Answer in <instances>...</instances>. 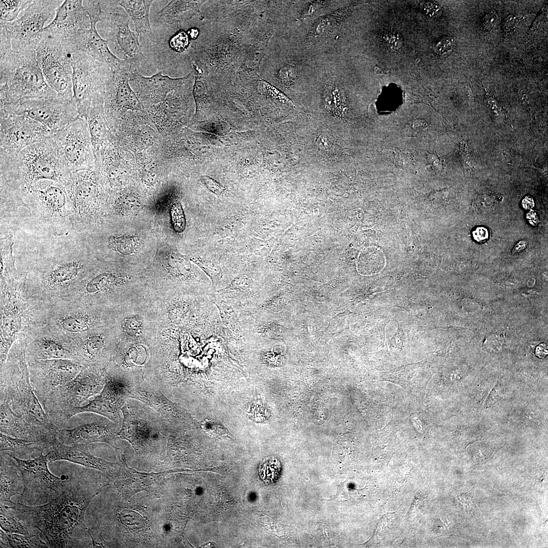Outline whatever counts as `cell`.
Masks as SVG:
<instances>
[{"mask_svg":"<svg viewBox=\"0 0 548 548\" xmlns=\"http://www.w3.org/2000/svg\"><path fill=\"white\" fill-rule=\"evenodd\" d=\"M49 448L47 444L42 442L18 438L2 432L0 433V451H10L16 457L21 459L34 452L42 453Z\"/></svg>","mask_w":548,"mask_h":548,"instance_id":"8d00e7d4","label":"cell"},{"mask_svg":"<svg viewBox=\"0 0 548 548\" xmlns=\"http://www.w3.org/2000/svg\"><path fill=\"white\" fill-rule=\"evenodd\" d=\"M136 67L134 64L131 65L128 75L129 84L136 90L134 92L141 99L149 104L163 99L168 92L183 83L186 77L173 78L163 75L161 72L151 77H144L139 72Z\"/></svg>","mask_w":548,"mask_h":548,"instance_id":"f546056e","label":"cell"},{"mask_svg":"<svg viewBox=\"0 0 548 548\" xmlns=\"http://www.w3.org/2000/svg\"><path fill=\"white\" fill-rule=\"evenodd\" d=\"M191 260L206 273L211 280L213 286L216 287L217 286V283L222 272L220 266L216 263L204 260L199 257H192Z\"/></svg>","mask_w":548,"mask_h":548,"instance_id":"f6af8a7d","label":"cell"},{"mask_svg":"<svg viewBox=\"0 0 548 548\" xmlns=\"http://www.w3.org/2000/svg\"><path fill=\"white\" fill-rule=\"evenodd\" d=\"M535 353L539 358H544L547 354V346L545 344H540L536 347Z\"/></svg>","mask_w":548,"mask_h":548,"instance_id":"9f6ffc18","label":"cell"},{"mask_svg":"<svg viewBox=\"0 0 548 548\" xmlns=\"http://www.w3.org/2000/svg\"><path fill=\"white\" fill-rule=\"evenodd\" d=\"M106 378L101 392L84 406L75 407L56 417L53 423L58 424L68 421L73 416L82 413L90 412L105 417L120 425L123 417L121 408L128 399L127 388L114 381Z\"/></svg>","mask_w":548,"mask_h":548,"instance_id":"d4e9b609","label":"cell"},{"mask_svg":"<svg viewBox=\"0 0 548 548\" xmlns=\"http://www.w3.org/2000/svg\"><path fill=\"white\" fill-rule=\"evenodd\" d=\"M1 503H15L11 500L14 495L21 494L23 490V481L16 461L7 452L0 455Z\"/></svg>","mask_w":548,"mask_h":548,"instance_id":"d6a6232c","label":"cell"},{"mask_svg":"<svg viewBox=\"0 0 548 548\" xmlns=\"http://www.w3.org/2000/svg\"><path fill=\"white\" fill-rule=\"evenodd\" d=\"M522 204L525 209L530 210L534 206V202L531 197L527 196L523 199Z\"/></svg>","mask_w":548,"mask_h":548,"instance_id":"6f0895ef","label":"cell"},{"mask_svg":"<svg viewBox=\"0 0 548 548\" xmlns=\"http://www.w3.org/2000/svg\"><path fill=\"white\" fill-rule=\"evenodd\" d=\"M215 303L219 310L223 322L228 326L233 328L236 318L233 310L224 301H218Z\"/></svg>","mask_w":548,"mask_h":548,"instance_id":"681fc988","label":"cell"},{"mask_svg":"<svg viewBox=\"0 0 548 548\" xmlns=\"http://www.w3.org/2000/svg\"><path fill=\"white\" fill-rule=\"evenodd\" d=\"M6 533L10 547H49L43 535Z\"/></svg>","mask_w":548,"mask_h":548,"instance_id":"ab89813d","label":"cell"},{"mask_svg":"<svg viewBox=\"0 0 548 548\" xmlns=\"http://www.w3.org/2000/svg\"><path fill=\"white\" fill-rule=\"evenodd\" d=\"M92 418L87 423L73 428H59L57 439L67 446L95 442H105L111 445L121 425L103 416H95Z\"/></svg>","mask_w":548,"mask_h":548,"instance_id":"f1b7e54d","label":"cell"},{"mask_svg":"<svg viewBox=\"0 0 548 548\" xmlns=\"http://www.w3.org/2000/svg\"><path fill=\"white\" fill-rule=\"evenodd\" d=\"M24 280L1 282V357L5 358L23 328Z\"/></svg>","mask_w":548,"mask_h":548,"instance_id":"44dd1931","label":"cell"},{"mask_svg":"<svg viewBox=\"0 0 548 548\" xmlns=\"http://www.w3.org/2000/svg\"><path fill=\"white\" fill-rule=\"evenodd\" d=\"M36 52L39 65L49 85L59 96L74 101L71 61L73 52L70 47L42 31Z\"/></svg>","mask_w":548,"mask_h":548,"instance_id":"30bf717a","label":"cell"},{"mask_svg":"<svg viewBox=\"0 0 548 548\" xmlns=\"http://www.w3.org/2000/svg\"><path fill=\"white\" fill-rule=\"evenodd\" d=\"M63 2L31 1L20 18L11 22L0 21V29L5 32L13 46L37 47L45 23L56 14Z\"/></svg>","mask_w":548,"mask_h":548,"instance_id":"ac0fdd59","label":"cell"},{"mask_svg":"<svg viewBox=\"0 0 548 548\" xmlns=\"http://www.w3.org/2000/svg\"><path fill=\"white\" fill-rule=\"evenodd\" d=\"M527 245L526 241H521L515 246L512 251L513 253H517L522 252L526 248Z\"/></svg>","mask_w":548,"mask_h":548,"instance_id":"94428289","label":"cell"},{"mask_svg":"<svg viewBox=\"0 0 548 548\" xmlns=\"http://www.w3.org/2000/svg\"><path fill=\"white\" fill-rule=\"evenodd\" d=\"M22 332L25 336L27 361L54 359L78 361L74 338L52 326L48 324L33 325L25 328Z\"/></svg>","mask_w":548,"mask_h":548,"instance_id":"e0dca14e","label":"cell"},{"mask_svg":"<svg viewBox=\"0 0 548 548\" xmlns=\"http://www.w3.org/2000/svg\"><path fill=\"white\" fill-rule=\"evenodd\" d=\"M123 417L117 435L132 446L136 459L155 460L163 457L166 451L165 436L162 433L163 419L144 403L128 398L121 408Z\"/></svg>","mask_w":548,"mask_h":548,"instance_id":"8992f818","label":"cell"},{"mask_svg":"<svg viewBox=\"0 0 548 548\" xmlns=\"http://www.w3.org/2000/svg\"><path fill=\"white\" fill-rule=\"evenodd\" d=\"M120 313L60 297L43 303V321L74 338L94 329L115 325Z\"/></svg>","mask_w":548,"mask_h":548,"instance_id":"ba28073f","label":"cell"},{"mask_svg":"<svg viewBox=\"0 0 548 548\" xmlns=\"http://www.w3.org/2000/svg\"><path fill=\"white\" fill-rule=\"evenodd\" d=\"M453 46V39L450 37H444L436 44L435 50L438 55L442 56L451 51Z\"/></svg>","mask_w":548,"mask_h":548,"instance_id":"816d5d0a","label":"cell"},{"mask_svg":"<svg viewBox=\"0 0 548 548\" xmlns=\"http://www.w3.org/2000/svg\"><path fill=\"white\" fill-rule=\"evenodd\" d=\"M200 425L203 430L214 437L231 438L230 434L227 429L216 421L206 419L202 421Z\"/></svg>","mask_w":548,"mask_h":548,"instance_id":"bcb514c9","label":"cell"},{"mask_svg":"<svg viewBox=\"0 0 548 548\" xmlns=\"http://www.w3.org/2000/svg\"><path fill=\"white\" fill-rule=\"evenodd\" d=\"M0 505V524L3 530L28 536L43 535L38 529L21 519L12 506H7L2 503Z\"/></svg>","mask_w":548,"mask_h":548,"instance_id":"74e56055","label":"cell"},{"mask_svg":"<svg viewBox=\"0 0 548 548\" xmlns=\"http://www.w3.org/2000/svg\"><path fill=\"white\" fill-rule=\"evenodd\" d=\"M163 26L149 40L152 60L162 73L175 78L186 77L193 72L194 47L199 38L192 19Z\"/></svg>","mask_w":548,"mask_h":548,"instance_id":"52a82bcc","label":"cell"},{"mask_svg":"<svg viewBox=\"0 0 548 548\" xmlns=\"http://www.w3.org/2000/svg\"><path fill=\"white\" fill-rule=\"evenodd\" d=\"M84 6L90 18V26L80 31L75 37L73 44L75 52L85 53L108 65L111 70L128 75L131 64L115 55L109 48L108 41L101 38L96 29V24L101 21L103 14L98 2L87 1Z\"/></svg>","mask_w":548,"mask_h":548,"instance_id":"ffe728a7","label":"cell"},{"mask_svg":"<svg viewBox=\"0 0 548 548\" xmlns=\"http://www.w3.org/2000/svg\"><path fill=\"white\" fill-rule=\"evenodd\" d=\"M474 240L480 243L485 242L489 237L488 230L484 227H478L472 231Z\"/></svg>","mask_w":548,"mask_h":548,"instance_id":"11a10c76","label":"cell"},{"mask_svg":"<svg viewBox=\"0 0 548 548\" xmlns=\"http://www.w3.org/2000/svg\"><path fill=\"white\" fill-rule=\"evenodd\" d=\"M0 112L26 116L46 127L52 134L79 118L74 101L58 95L25 99L15 105L1 108Z\"/></svg>","mask_w":548,"mask_h":548,"instance_id":"2e32d148","label":"cell"},{"mask_svg":"<svg viewBox=\"0 0 548 548\" xmlns=\"http://www.w3.org/2000/svg\"><path fill=\"white\" fill-rule=\"evenodd\" d=\"M200 179L206 187L216 195H220L224 192V187L216 180L208 176H201Z\"/></svg>","mask_w":548,"mask_h":548,"instance_id":"f907efd6","label":"cell"},{"mask_svg":"<svg viewBox=\"0 0 548 548\" xmlns=\"http://www.w3.org/2000/svg\"><path fill=\"white\" fill-rule=\"evenodd\" d=\"M1 538H0V545L1 547H10L8 542V536L6 532L1 529Z\"/></svg>","mask_w":548,"mask_h":548,"instance_id":"680465c9","label":"cell"},{"mask_svg":"<svg viewBox=\"0 0 548 548\" xmlns=\"http://www.w3.org/2000/svg\"><path fill=\"white\" fill-rule=\"evenodd\" d=\"M526 218L530 223L534 226L536 225L539 221L536 213L533 210H531L527 214Z\"/></svg>","mask_w":548,"mask_h":548,"instance_id":"91938a15","label":"cell"},{"mask_svg":"<svg viewBox=\"0 0 548 548\" xmlns=\"http://www.w3.org/2000/svg\"><path fill=\"white\" fill-rule=\"evenodd\" d=\"M0 407L1 432L13 437L42 442L50 448L57 439V434L29 423L16 414L8 402H1Z\"/></svg>","mask_w":548,"mask_h":548,"instance_id":"4dcf8cb0","label":"cell"},{"mask_svg":"<svg viewBox=\"0 0 548 548\" xmlns=\"http://www.w3.org/2000/svg\"><path fill=\"white\" fill-rule=\"evenodd\" d=\"M118 6L116 1H106L102 5L105 14L101 22L106 23L107 40L113 45L117 52L122 54L125 60L137 66L145 57L139 35L130 30L128 15L117 11Z\"/></svg>","mask_w":548,"mask_h":548,"instance_id":"cb8c5ba5","label":"cell"},{"mask_svg":"<svg viewBox=\"0 0 548 548\" xmlns=\"http://www.w3.org/2000/svg\"><path fill=\"white\" fill-rule=\"evenodd\" d=\"M0 382V402H8L16 414L29 423L57 434L58 427L51 422L31 385L22 332L12 345L5 364L1 367Z\"/></svg>","mask_w":548,"mask_h":548,"instance_id":"277c9868","label":"cell"},{"mask_svg":"<svg viewBox=\"0 0 548 548\" xmlns=\"http://www.w3.org/2000/svg\"><path fill=\"white\" fill-rule=\"evenodd\" d=\"M106 381L105 370L84 367L72 380L56 389L42 403L53 423L62 413L81 404L102 391Z\"/></svg>","mask_w":548,"mask_h":548,"instance_id":"7c38bea8","label":"cell"},{"mask_svg":"<svg viewBox=\"0 0 548 548\" xmlns=\"http://www.w3.org/2000/svg\"><path fill=\"white\" fill-rule=\"evenodd\" d=\"M104 104V94L95 97L92 101L87 118L91 134V139L95 151L101 148L110 138L106 125Z\"/></svg>","mask_w":548,"mask_h":548,"instance_id":"e575fe53","label":"cell"},{"mask_svg":"<svg viewBox=\"0 0 548 548\" xmlns=\"http://www.w3.org/2000/svg\"><path fill=\"white\" fill-rule=\"evenodd\" d=\"M17 462L23 481V490L19 503L28 506L46 504L64 491L66 481L51 473L48 467L47 454L43 452L37 458L23 459L7 453Z\"/></svg>","mask_w":548,"mask_h":548,"instance_id":"8fae6325","label":"cell"},{"mask_svg":"<svg viewBox=\"0 0 548 548\" xmlns=\"http://www.w3.org/2000/svg\"><path fill=\"white\" fill-rule=\"evenodd\" d=\"M140 200L133 195H122L116 198L113 204V210L121 215L136 214L141 209Z\"/></svg>","mask_w":548,"mask_h":548,"instance_id":"b9f144b4","label":"cell"},{"mask_svg":"<svg viewBox=\"0 0 548 548\" xmlns=\"http://www.w3.org/2000/svg\"><path fill=\"white\" fill-rule=\"evenodd\" d=\"M519 18L515 15L510 14L506 17L502 22V29L504 34H507L513 30L520 23Z\"/></svg>","mask_w":548,"mask_h":548,"instance_id":"f5cc1de1","label":"cell"},{"mask_svg":"<svg viewBox=\"0 0 548 548\" xmlns=\"http://www.w3.org/2000/svg\"><path fill=\"white\" fill-rule=\"evenodd\" d=\"M70 202L74 227L80 230L99 214L103 195L97 177L92 172L73 173L65 186Z\"/></svg>","mask_w":548,"mask_h":548,"instance_id":"9a60e30c","label":"cell"},{"mask_svg":"<svg viewBox=\"0 0 548 548\" xmlns=\"http://www.w3.org/2000/svg\"><path fill=\"white\" fill-rule=\"evenodd\" d=\"M1 150L17 155L23 148L45 141L51 132L37 121L23 115L0 114Z\"/></svg>","mask_w":548,"mask_h":548,"instance_id":"603a6c76","label":"cell"},{"mask_svg":"<svg viewBox=\"0 0 548 548\" xmlns=\"http://www.w3.org/2000/svg\"><path fill=\"white\" fill-rule=\"evenodd\" d=\"M281 470V464L278 459L269 458L263 461L259 467V474L266 483H272L278 478Z\"/></svg>","mask_w":548,"mask_h":548,"instance_id":"ee69618b","label":"cell"},{"mask_svg":"<svg viewBox=\"0 0 548 548\" xmlns=\"http://www.w3.org/2000/svg\"><path fill=\"white\" fill-rule=\"evenodd\" d=\"M78 361L83 366L104 371L121 343L116 325L98 327L74 338Z\"/></svg>","mask_w":548,"mask_h":548,"instance_id":"d6986e66","label":"cell"},{"mask_svg":"<svg viewBox=\"0 0 548 548\" xmlns=\"http://www.w3.org/2000/svg\"><path fill=\"white\" fill-rule=\"evenodd\" d=\"M153 2L152 0L116 1L117 4L132 19L135 32L141 37L148 38L150 41L154 39L149 20V11Z\"/></svg>","mask_w":548,"mask_h":548,"instance_id":"d590c367","label":"cell"},{"mask_svg":"<svg viewBox=\"0 0 548 548\" xmlns=\"http://www.w3.org/2000/svg\"><path fill=\"white\" fill-rule=\"evenodd\" d=\"M31 1H1V20L11 22L17 19L20 12L27 7Z\"/></svg>","mask_w":548,"mask_h":548,"instance_id":"7bdbcfd3","label":"cell"},{"mask_svg":"<svg viewBox=\"0 0 548 548\" xmlns=\"http://www.w3.org/2000/svg\"><path fill=\"white\" fill-rule=\"evenodd\" d=\"M206 1H171L158 13L157 21L173 24L189 21L199 16Z\"/></svg>","mask_w":548,"mask_h":548,"instance_id":"836d02e7","label":"cell"},{"mask_svg":"<svg viewBox=\"0 0 548 548\" xmlns=\"http://www.w3.org/2000/svg\"><path fill=\"white\" fill-rule=\"evenodd\" d=\"M0 156L1 169L27 192L43 180L65 186L72 175L60 161L49 138L23 148L17 155L1 150Z\"/></svg>","mask_w":548,"mask_h":548,"instance_id":"5b68a950","label":"cell"},{"mask_svg":"<svg viewBox=\"0 0 548 548\" xmlns=\"http://www.w3.org/2000/svg\"><path fill=\"white\" fill-rule=\"evenodd\" d=\"M27 364L31 385L41 404L56 389L74 379L85 367L77 361L63 359L32 360L28 361Z\"/></svg>","mask_w":548,"mask_h":548,"instance_id":"7402d4cb","label":"cell"},{"mask_svg":"<svg viewBox=\"0 0 548 548\" xmlns=\"http://www.w3.org/2000/svg\"><path fill=\"white\" fill-rule=\"evenodd\" d=\"M90 26V18L83 1L66 0L56 9L54 19L42 31L64 42L74 52L75 37Z\"/></svg>","mask_w":548,"mask_h":548,"instance_id":"484cf974","label":"cell"},{"mask_svg":"<svg viewBox=\"0 0 548 548\" xmlns=\"http://www.w3.org/2000/svg\"><path fill=\"white\" fill-rule=\"evenodd\" d=\"M88 472L87 469L74 470L66 479L63 492L46 504H13L21 519L42 533L49 547H90L86 511L93 499L110 484Z\"/></svg>","mask_w":548,"mask_h":548,"instance_id":"6da1fadb","label":"cell"},{"mask_svg":"<svg viewBox=\"0 0 548 548\" xmlns=\"http://www.w3.org/2000/svg\"><path fill=\"white\" fill-rule=\"evenodd\" d=\"M252 282V279L248 275H239L235 277L227 286L218 290V292L226 293L234 291H247L251 288Z\"/></svg>","mask_w":548,"mask_h":548,"instance_id":"7dc6e473","label":"cell"},{"mask_svg":"<svg viewBox=\"0 0 548 548\" xmlns=\"http://www.w3.org/2000/svg\"><path fill=\"white\" fill-rule=\"evenodd\" d=\"M47 451L49 462L65 460L108 472L113 468L112 463L92 455L86 444L67 446L57 439Z\"/></svg>","mask_w":548,"mask_h":548,"instance_id":"1f68e13d","label":"cell"},{"mask_svg":"<svg viewBox=\"0 0 548 548\" xmlns=\"http://www.w3.org/2000/svg\"><path fill=\"white\" fill-rule=\"evenodd\" d=\"M0 38L1 108L25 99L58 95L43 74L35 46H13L4 33H0Z\"/></svg>","mask_w":548,"mask_h":548,"instance_id":"7a4b0ae2","label":"cell"},{"mask_svg":"<svg viewBox=\"0 0 548 548\" xmlns=\"http://www.w3.org/2000/svg\"><path fill=\"white\" fill-rule=\"evenodd\" d=\"M71 61L74 102L79 118L87 120L93 100L104 93L111 68L79 51L72 53Z\"/></svg>","mask_w":548,"mask_h":548,"instance_id":"4fadbf2b","label":"cell"},{"mask_svg":"<svg viewBox=\"0 0 548 548\" xmlns=\"http://www.w3.org/2000/svg\"><path fill=\"white\" fill-rule=\"evenodd\" d=\"M497 20V15L493 12L486 14L483 19L484 30L488 31L492 30L496 26Z\"/></svg>","mask_w":548,"mask_h":548,"instance_id":"db71d44e","label":"cell"},{"mask_svg":"<svg viewBox=\"0 0 548 548\" xmlns=\"http://www.w3.org/2000/svg\"><path fill=\"white\" fill-rule=\"evenodd\" d=\"M170 217L172 225L175 231L183 232L186 226V220L183 210L180 202L176 201L170 208Z\"/></svg>","mask_w":548,"mask_h":548,"instance_id":"c3c4849f","label":"cell"},{"mask_svg":"<svg viewBox=\"0 0 548 548\" xmlns=\"http://www.w3.org/2000/svg\"><path fill=\"white\" fill-rule=\"evenodd\" d=\"M13 243L12 236L1 238V281L12 280L19 276L12 254Z\"/></svg>","mask_w":548,"mask_h":548,"instance_id":"f35d334b","label":"cell"},{"mask_svg":"<svg viewBox=\"0 0 548 548\" xmlns=\"http://www.w3.org/2000/svg\"><path fill=\"white\" fill-rule=\"evenodd\" d=\"M104 104L105 113L110 119L127 110H145L129 84L128 75L111 70L104 93Z\"/></svg>","mask_w":548,"mask_h":548,"instance_id":"83f0119b","label":"cell"},{"mask_svg":"<svg viewBox=\"0 0 548 548\" xmlns=\"http://www.w3.org/2000/svg\"><path fill=\"white\" fill-rule=\"evenodd\" d=\"M128 398L139 400L156 411L169 424L179 427L193 424L189 414L166 397L151 382L144 380L127 388Z\"/></svg>","mask_w":548,"mask_h":548,"instance_id":"4316f807","label":"cell"},{"mask_svg":"<svg viewBox=\"0 0 548 548\" xmlns=\"http://www.w3.org/2000/svg\"><path fill=\"white\" fill-rule=\"evenodd\" d=\"M87 124L78 118L49 137L60 161L72 174L89 170L93 165Z\"/></svg>","mask_w":548,"mask_h":548,"instance_id":"5bb4252c","label":"cell"},{"mask_svg":"<svg viewBox=\"0 0 548 548\" xmlns=\"http://www.w3.org/2000/svg\"><path fill=\"white\" fill-rule=\"evenodd\" d=\"M30 202L37 217L55 234L67 233L73 221L65 186L49 180L35 183L23 197Z\"/></svg>","mask_w":548,"mask_h":548,"instance_id":"9c48e42d","label":"cell"},{"mask_svg":"<svg viewBox=\"0 0 548 548\" xmlns=\"http://www.w3.org/2000/svg\"><path fill=\"white\" fill-rule=\"evenodd\" d=\"M141 241L136 236H113L109 238V246L123 255L131 254L141 247Z\"/></svg>","mask_w":548,"mask_h":548,"instance_id":"60d3db41","label":"cell"},{"mask_svg":"<svg viewBox=\"0 0 548 548\" xmlns=\"http://www.w3.org/2000/svg\"><path fill=\"white\" fill-rule=\"evenodd\" d=\"M27 267L22 272L24 295L44 303L63 297L94 266L80 252H67L43 258Z\"/></svg>","mask_w":548,"mask_h":548,"instance_id":"3957f363","label":"cell"}]
</instances>
